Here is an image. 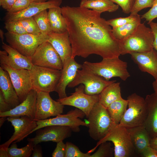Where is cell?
I'll return each mask as SVG.
<instances>
[{
    "instance_id": "6da1fadb",
    "label": "cell",
    "mask_w": 157,
    "mask_h": 157,
    "mask_svg": "<svg viewBox=\"0 0 157 157\" xmlns=\"http://www.w3.org/2000/svg\"><path fill=\"white\" fill-rule=\"evenodd\" d=\"M60 9L67 25L72 57L85 58L92 54L103 58L119 57V42L101 13L80 6H66Z\"/></svg>"
},
{
    "instance_id": "7a4b0ae2",
    "label": "cell",
    "mask_w": 157,
    "mask_h": 157,
    "mask_svg": "<svg viewBox=\"0 0 157 157\" xmlns=\"http://www.w3.org/2000/svg\"><path fill=\"white\" fill-rule=\"evenodd\" d=\"M106 141L113 144L115 157H132L135 153L127 128L119 124H114L107 135L88 152L92 153L101 144Z\"/></svg>"
},
{
    "instance_id": "3957f363",
    "label": "cell",
    "mask_w": 157,
    "mask_h": 157,
    "mask_svg": "<svg viewBox=\"0 0 157 157\" xmlns=\"http://www.w3.org/2000/svg\"><path fill=\"white\" fill-rule=\"evenodd\" d=\"M83 65L93 73L102 77L107 81L112 78L118 77L126 81L130 76L126 62L119 58H103L100 62L91 63L85 61Z\"/></svg>"
},
{
    "instance_id": "277c9868",
    "label": "cell",
    "mask_w": 157,
    "mask_h": 157,
    "mask_svg": "<svg viewBox=\"0 0 157 157\" xmlns=\"http://www.w3.org/2000/svg\"><path fill=\"white\" fill-rule=\"evenodd\" d=\"M144 23H140L131 35L119 42L121 55L130 54L133 52L144 53L154 49L153 32Z\"/></svg>"
},
{
    "instance_id": "5b68a950",
    "label": "cell",
    "mask_w": 157,
    "mask_h": 157,
    "mask_svg": "<svg viewBox=\"0 0 157 157\" xmlns=\"http://www.w3.org/2000/svg\"><path fill=\"white\" fill-rule=\"evenodd\" d=\"M87 118L89 135L95 140L99 141L104 137L115 124L107 108L99 101L95 104Z\"/></svg>"
},
{
    "instance_id": "8992f818",
    "label": "cell",
    "mask_w": 157,
    "mask_h": 157,
    "mask_svg": "<svg viewBox=\"0 0 157 157\" xmlns=\"http://www.w3.org/2000/svg\"><path fill=\"white\" fill-rule=\"evenodd\" d=\"M128 108L125 111L119 124L126 128L143 125L147 115L145 99L133 93L128 96Z\"/></svg>"
},
{
    "instance_id": "52a82bcc",
    "label": "cell",
    "mask_w": 157,
    "mask_h": 157,
    "mask_svg": "<svg viewBox=\"0 0 157 157\" xmlns=\"http://www.w3.org/2000/svg\"><path fill=\"white\" fill-rule=\"evenodd\" d=\"M4 35L9 45L22 55L30 58L39 45L49 39L48 35L42 33L17 34L7 31Z\"/></svg>"
},
{
    "instance_id": "ba28073f",
    "label": "cell",
    "mask_w": 157,
    "mask_h": 157,
    "mask_svg": "<svg viewBox=\"0 0 157 157\" xmlns=\"http://www.w3.org/2000/svg\"><path fill=\"white\" fill-rule=\"evenodd\" d=\"M30 71L33 89L37 92L55 91L61 70L33 65Z\"/></svg>"
},
{
    "instance_id": "9c48e42d",
    "label": "cell",
    "mask_w": 157,
    "mask_h": 157,
    "mask_svg": "<svg viewBox=\"0 0 157 157\" xmlns=\"http://www.w3.org/2000/svg\"><path fill=\"white\" fill-rule=\"evenodd\" d=\"M116 81L115 80L106 81L82 65L81 69L78 70L74 79L67 86L73 88L83 84L85 86L84 92L86 94H99L106 87Z\"/></svg>"
},
{
    "instance_id": "30bf717a",
    "label": "cell",
    "mask_w": 157,
    "mask_h": 157,
    "mask_svg": "<svg viewBox=\"0 0 157 157\" xmlns=\"http://www.w3.org/2000/svg\"><path fill=\"white\" fill-rule=\"evenodd\" d=\"M85 114L80 110L76 108L71 110L66 114H60L55 117L37 120V126L33 132L46 126L59 125L70 127L73 131L78 132L81 126L88 127V123L80 119L85 116Z\"/></svg>"
},
{
    "instance_id": "8fae6325",
    "label": "cell",
    "mask_w": 157,
    "mask_h": 157,
    "mask_svg": "<svg viewBox=\"0 0 157 157\" xmlns=\"http://www.w3.org/2000/svg\"><path fill=\"white\" fill-rule=\"evenodd\" d=\"M33 65L61 70L63 63L52 45L46 41L38 47L31 57Z\"/></svg>"
},
{
    "instance_id": "7c38bea8",
    "label": "cell",
    "mask_w": 157,
    "mask_h": 157,
    "mask_svg": "<svg viewBox=\"0 0 157 157\" xmlns=\"http://www.w3.org/2000/svg\"><path fill=\"white\" fill-rule=\"evenodd\" d=\"M85 86L80 84L69 97L56 100L64 105L71 106L82 111L87 118L95 104L99 101V94L90 95L84 92Z\"/></svg>"
},
{
    "instance_id": "4fadbf2b",
    "label": "cell",
    "mask_w": 157,
    "mask_h": 157,
    "mask_svg": "<svg viewBox=\"0 0 157 157\" xmlns=\"http://www.w3.org/2000/svg\"><path fill=\"white\" fill-rule=\"evenodd\" d=\"M0 67L8 73L20 103L26 98L33 89L30 71L16 69L4 65Z\"/></svg>"
},
{
    "instance_id": "5bb4252c",
    "label": "cell",
    "mask_w": 157,
    "mask_h": 157,
    "mask_svg": "<svg viewBox=\"0 0 157 157\" xmlns=\"http://www.w3.org/2000/svg\"><path fill=\"white\" fill-rule=\"evenodd\" d=\"M8 122L13 126L14 132L10 138L0 147L8 148L13 142H19L33 132L37 127V121L26 116L8 117Z\"/></svg>"
},
{
    "instance_id": "9a60e30c",
    "label": "cell",
    "mask_w": 157,
    "mask_h": 157,
    "mask_svg": "<svg viewBox=\"0 0 157 157\" xmlns=\"http://www.w3.org/2000/svg\"><path fill=\"white\" fill-rule=\"evenodd\" d=\"M64 105L53 100L49 92H37L35 117L36 121L45 119L63 113Z\"/></svg>"
},
{
    "instance_id": "2e32d148",
    "label": "cell",
    "mask_w": 157,
    "mask_h": 157,
    "mask_svg": "<svg viewBox=\"0 0 157 157\" xmlns=\"http://www.w3.org/2000/svg\"><path fill=\"white\" fill-rule=\"evenodd\" d=\"M36 131L34 137L27 139L28 142H33L34 145L42 142L51 141L57 143L63 141L71 136L72 130L68 126L51 125Z\"/></svg>"
},
{
    "instance_id": "e0dca14e",
    "label": "cell",
    "mask_w": 157,
    "mask_h": 157,
    "mask_svg": "<svg viewBox=\"0 0 157 157\" xmlns=\"http://www.w3.org/2000/svg\"><path fill=\"white\" fill-rule=\"evenodd\" d=\"M2 47L4 50L0 51V64L16 69H31L33 65L31 58L22 55L4 42H2Z\"/></svg>"
},
{
    "instance_id": "ac0fdd59",
    "label": "cell",
    "mask_w": 157,
    "mask_h": 157,
    "mask_svg": "<svg viewBox=\"0 0 157 157\" xmlns=\"http://www.w3.org/2000/svg\"><path fill=\"white\" fill-rule=\"evenodd\" d=\"M82 65L77 63L74 58L72 57L66 58L63 63L60 79L55 91L58 94L59 99L67 97L66 88L68 85L74 79L77 71L81 69Z\"/></svg>"
},
{
    "instance_id": "d6986e66",
    "label": "cell",
    "mask_w": 157,
    "mask_h": 157,
    "mask_svg": "<svg viewBox=\"0 0 157 157\" xmlns=\"http://www.w3.org/2000/svg\"><path fill=\"white\" fill-rule=\"evenodd\" d=\"M62 0H50L44 2H33L24 10L16 13L7 12L4 18L5 21L19 20L33 17L42 11L53 7H60Z\"/></svg>"
},
{
    "instance_id": "ffe728a7",
    "label": "cell",
    "mask_w": 157,
    "mask_h": 157,
    "mask_svg": "<svg viewBox=\"0 0 157 157\" xmlns=\"http://www.w3.org/2000/svg\"><path fill=\"white\" fill-rule=\"evenodd\" d=\"M37 94V92L32 89L25 100L10 110L0 113V117L26 116L34 119Z\"/></svg>"
},
{
    "instance_id": "44dd1931",
    "label": "cell",
    "mask_w": 157,
    "mask_h": 157,
    "mask_svg": "<svg viewBox=\"0 0 157 157\" xmlns=\"http://www.w3.org/2000/svg\"><path fill=\"white\" fill-rule=\"evenodd\" d=\"M130 54L141 71L147 72L157 79V52L154 48L147 52H133Z\"/></svg>"
},
{
    "instance_id": "7402d4cb",
    "label": "cell",
    "mask_w": 157,
    "mask_h": 157,
    "mask_svg": "<svg viewBox=\"0 0 157 157\" xmlns=\"http://www.w3.org/2000/svg\"><path fill=\"white\" fill-rule=\"evenodd\" d=\"M47 41L53 46L60 56L63 63L65 60L72 57V49L67 31L64 33H51Z\"/></svg>"
},
{
    "instance_id": "603a6c76",
    "label": "cell",
    "mask_w": 157,
    "mask_h": 157,
    "mask_svg": "<svg viewBox=\"0 0 157 157\" xmlns=\"http://www.w3.org/2000/svg\"><path fill=\"white\" fill-rule=\"evenodd\" d=\"M145 100L147 115L143 126L151 139L157 136V94L154 93L147 95Z\"/></svg>"
},
{
    "instance_id": "cb8c5ba5",
    "label": "cell",
    "mask_w": 157,
    "mask_h": 157,
    "mask_svg": "<svg viewBox=\"0 0 157 157\" xmlns=\"http://www.w3.org/2000/svg\"><path fill=\"white\" fill-rule=\"evenodd\" d=\"M0 89L3 94L6 101L12 108L20 103L8 73L1 67Z\"/></svg>"
},
{
    "instance_id": "d4e9b609",
    "label": "cell",
    "mask_w": 157,
    "mask_h": 157,
    "mask_svg": "<svg viewBox=\"0 0 157 157\" xmlns=\"http://www.w3.org/2000/svg\"><path fill=\"white\" fill-rule=\"evenodd\" d=\"M135 152L139 155L150 146L151 138L143 125L127 128Z\"/></svg>"
},
{
    "instance_id": "484cf974",
    "label": "cell",
    "mask_w": 157,
    "mask_h": 157,
    "mask_svg": "<svg viewBox=\"0 0 157 157\" xmlns=\"http://www.w3.org/2000/svg\"><path fill=\"white\" fill-rule=\"evenodd\" d=\"M99 102L106 108L113 102L122 98L120 83L114 82L106 87L99 94Z\"/></svg>"
},
{
    "instance_id": "4316f807",
    "label": "cell",
    "mask_w": 157,
    "mask_h": 157,
    "mask_svg": "<svg viewBox=\"0 0 157 157\" xmlns=\"http://www.w3.org/2000/svg\"><path fill=\"white\" fill-rule=\"evenodd\" d=\"M48 9V17L52 32L60 33L67 31V24L60 8L53 7Z\"/></svg>"
},
{
    "instance_id": "83f0119b",
    "label": "cell",
    "mask_w": 157,
    "mask_h": 157,
    "mask_svg": "<svg viewBox=\"0 0 157 157\" xmlns=\"http://www.w3.org/2000/svg\"><path fill=\"white\" fill-rule=\"evenodd\" d=\"M80 6L92 9L101 14L106 11H115L118 9L119 6L110 0H89L81 1Z\"/></svg>"
},
{
    "instance_id": "f1b7e54d",
    "label": "cell",
    "mask_w": 157,
    "mask_h": 157,
    "mask_svg": "<svg viewBox=\"0 0 157 157\" xmlns=\"http://www.w3.org/2000/svg\"><path fill=\"white\" fill-rule=\"evenodd\" d=\"M141 19L140 16L133 22L113 28L112 32L115 38L120 42L131 35L141 23Z\"/></svg>"
},
{
    "instance_id": "f546056e",
    "label": "cell",
    "mask_w": 157,
    "mask_h": 157,
    "mask_svg": "<svg viewBox=\"0 0 157 157\" xmlns=\"http://www.w3.org/2000/svg\"><path fill=\"white\" fill-rule=\"evenodd\" d=\"M128 101L122 98L113 102L107 108L113 122L119 124L127 109Z\"/></svg>"
},
{
    "instance_id": "4dcf8cb0",
    "label": "cell",
    "mask_w": 157,
    "mask_h": 157,
    "mask_svg": "<svg viewBox=\"0 0 157 157\" xmlns=\"http://www.w3.org/2000/svg\"><path fill=\"white\" fill-rule=\"evenodd\" d=\"M34 144L32 142H28L25 147L18 148L16 142H13L8 149L10 157H29L31 156Z\"/></svg>"
},
{
    "instance_id": "1f68e13d",
    "label": "cell",
    "mask_w": 157,
    "mask_h": 157,
    "mask_svg": "<svg viewBox=\"0 0 157 157\" xmlns=\"http://www.w3.org/2000/svg\"><path fill=\"white\" fill-rule=\"evenodd\" d=\"M33 17L42 33L48 35L52 32L48 18L47 10L42 11Z\"/></svg>"
},
{
    "instance_id": "d6a6232c",
    "label": "cell",
    "mask_w": 157,
    "mask_h": 157,
    "mask_svg": "<svg viewBox=\"0 0 157 157\" xmlns=\"http://www.w3.org/2000/svg\"><path fill=\"white\" fill-rule=\"evenodd\" d=\"M97 151L91 155L90 157H112L114 156V149L111 143L106 141L101 144Z\"/></svg>"
},
{
    "instance_id": "836d02e7",
    "label": "cell",
    "mask_w": 157,
    "mask_h": 157,
    "mask_svg": "<svg viewBox=\"0 0 157 157\" xmlns=\"http://www.w3.org/2000/svg\"><path fill=\"white\" fill-rule=\"evenodd\" d=\"M18 21L28 33L35 35L42 33L33 17Z\"/></svg>"
},
{
    "instance_id": "e575fe53",
    "label": "cell",
    "mask_w": 157,
    "mask_h": 157,
    "mask_svg": "<svg viewBox=\"0 0 157 157\" xmlns=\"http://www.w3.org/2000/svg\"><path fill=\"white\" fill-rule=\"evenodd\" d=\"M65 144V157H90V153L82 152L77 146L72 143L67 142Z\"/></svg>"
},
{
    "instance_id": "d590c367",
    "label": "cell",
    "mask_w": 157,
    "mask_h": 157,
    "mask_svg": "<svg viewBox=\"0 0 157 157\" xmlns=\"http://www.w3.org/2000/svg\"><path fill=\"white\" fill-rule=\"evenodd\" d=\"M5 28L8 32L17 34L28 33L18 20L5 21Z\"/></svg>"
},
{
    "instance_id": "8d00e7d4",
    "label": "cell",
    "mask_w": 157,
    "mask_h": 157,
    "mask_svg": "<svg viewBox=\"0 0 157 157\" xmlns=\"http://www.w3.org/2000/svg\"><path fill=\"white\" fill-rule=\"evenodd\" d=\"M140 16L138 14L136 15H130V16L126 17L117 18L109 19L107 21L108 24L113 28L133 22Z\"/></svg>"
},
{
    "instance_id": "74e56055",
    "label": "cell",
    "mask_w": 157,
    "mask_h": 157,
    "mask_svg": "<svg viewBox=\"0 0 157 157\" xmlns=\"http://www.w3.org/2000/svg\"><path fill=\"white\" fill-rule=\"evenodd\" d=\"M154 0H135L134 3L130 13V15H136L143 9L151 7Z\"/></svg>"
},
{
    "instance_id": "f35d334b",
    "label": "cell",
    "mask_w": 157,
    "mask_h": 157,
    "mask_svg": "<svg viewBox=\"0 0 157 157\" xmlns=\"http://www.w3.org/2000/svg\"><path fill=\"white\" fill-rule=\"evenodd\" d=\"M33 2V0H17L11 8L6 11L11 13L22 11L27 8Z\"/></svg>"
},
{
    "instance_id": "ab89813d",
    "label": "cell",
    "mask_w": 157,
    "mask_h": 157,
    "mask_svg": "<svg viewBox=\"0 0 157 157\" xmlns=\"http://www.w3.org/2000/svg\"><path fill=\"white\" fill-rule=\"evenodd\" d=\"M110 0L119 6L123 12L126 14L130 13L135 1V0Z\"/></svg>"
},
{
    "instance_id": "60d3db41",
    "label": "cell",
    "mask_w": 157,
    "mask_h": 157,
    "mask_svg": "<svg viewBox=\"0 0 157 157\" xmlns=\"http://www.w3.org/2000/svg\"><path fill=\"white\" fill-rule=\"evenodd\" d=\"M141 19H145L149 23L157 18V0H154L151 8L143 15L140 17Z\"/></svg>"
},
{
    "instance_id": "b9f144b4",
    "label": "cell",
    "mask_w": 157,
    "mask_h": 157,
    "mask_svg": "<svg viewBox=\"0 0 157 157\" xmlns=\"http://www.w3.org/2000/svg\"><path fill=\"white\" fill-rule=\"evenodd\" d=\"M66 146L63 141L57 143L56 147L52 154L53 157H65Z\"/></svg>"
},
{
    "instance_id": "7bdbcfd3",
    "label": "cell",
    "mask_w": 157,
    "mask_h": 157,
    "mask_svg": "<svg viewBox=\"0 0 157 157\" xmlns=\"http://www.w3.org/2000/svg\"><path fill=\"white\" fill-rule=\"evenodd\" d=\"M139 155L142 157H157V152L149 146L144 149Z\"/></svg>"
},
{
    "instance_id": "ee69618b",
    "label": "cell",
    "mask_w": 157,
    "mask_h": 157,
    "mask_svg": "<svg viewBox=\"0 0 157 157\" xmlns=\"http://www.w3.org/2000/svg\"><path fill=\"white\" fill-rule=\"evenodd\" d=\"M12 108L6 101L3 94L0 90V113L9 111Z\"/></svg>"
},
{
    "instance_id": "f6af8a7d",
    "label": "cell",
    "mask_w": 157,
    "mask_h": 157,
    "mask_svg": "<svg viewBox=\"0 0 157 157\" xmlns=\"http://www.w3.org/2000/svg\"><path fill=\"white\" fill-rule=\"evenodd\" d=\"M148 24L149 25L153 32L154 37V48L157 52V22H154L152 21Z\"/></svg>"
},
{
    "instance_id": "bcb514c9",
    "label": "cell",
    "mask_w": 157,
    "mask_h": 157,
    "mask_svg": "<svg viewBox=\"0 0 157 157\" xmlns=\"http://www.w3.org/2000/svg\"><path fill=\"white\" fill-rule=\"evenodd\" d=\"M17 0H0V5L6 10L10 9Z\"/></svg>"
},
{
    "instance_id": "7dc6e473",
    "label": "cell",
    "mask_w": 157,
    "mask_h": 157,
    "mask_svg": "<svg viewBox=\"0 0 157 157\" xmlns=\"http://www.w3.org/2000/svg\"><path fill=\"white\" fill-rule=\"evenodd\" d=\"M31 156L32 157H42L43 156L41 147L38 144L34 145Z\"/></svg>"
},
{
    "instance_id": "c3c4849f",
    "label": "cell",
    "mask_w": 157,
    "mask_h": 157,
    "mask_svg": "<svg viewBox=\"0 0 157 157\" xmlns=\"http://www.w3.org/2000/svg\"><path fill=\"white\" fill-rule=\"evenodd\" d=\"M8 148L4 147H0V157H10L8 154Z\"/></svg>"
},
{
    "instance_id": "681fc988",
    "label": "cell",
    "mask_w": 157,
    "mask_h": 157,
    "mask_svg": "<svg viewBox=\"0 0 157 157\" xmlns=\"http://www.w3.org/2000/svg\"><path fill=\"white\" fill-rule=\"evenodd\" d=\"M150 145L157 152V136L151 139Z\"/></svg>"
},
{
    "instance_id": "f907efd6",
    "label": "cell",
    "mask_w": 157,
    "mask_h": 157,
    "mask_svg": "<svg viewBox=\"0 0 157 157\" xmlns=\"http://www.w3.org/2000/svg\"><path fill=\"white\" fill-rule=\"evenodd\" d=\"M152 86L154 91V93L157 94V79L155 80L152 83Z\"/></svg>"
},
{
    "instance_id": "816d5d0a",
    "label": "cell",
    "mask_w": 157,
    "mask_h": 157,
    "mask_svg": "<svg viewBox=\"0 0 157 157\" xmlns=\"http://www.w3.org/2000/svg\"><path fill=\"white\" fill-rule=\"evenodd\" d=\"M6 117H1L0 118V127L2 126L5 121L7 120V118H6Z\"/></svg>"
},
{
    "instance_id": "f5cc1de1",
    "label": "cell",
    "mask_w": 157,
    "mask_h": 157,
    "mask_svg": "<svg viewBox=\"0 0 157 157\" xmlns=\"http://www.w3.org/2000/svg\"><path fill=\"white\" fill-rule=\"evenodd\" d=\"M5 34L4 32L1 29H0V37L1 39V41L2 42H3V40L4 39V35Z\"/></svg>"
},
{
    "instance_id": "db71d44e",
    "label": "cell",
    "mask_w": 157,
    "mask_h": 157,
    "mask_svg": "<svg viewBox=\"0 0 157 157\" xmlns=\"http://www.w3.org/2000/svg\"><path fill=\"white\" fill-rule=\"evenodd\" d=\"M47 0H33V1L36 2H44L47 1Z\"/></svg>"
},
{
    "instance_id": "11a10c76",
    "label": "cell",
    "mask_w": 157,
    "mask_h": 157,
    "mask_svg": "<svg viewBox=\"0 0 157 157\" xmlns=\"http://www.w3.org/2000/svg\"><path fill=\"white\" fill-rule=\"evenodd\" d=\"M81 0V1H88L89 0Z\"/></svg>"
}]
</instances>
